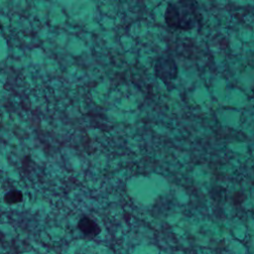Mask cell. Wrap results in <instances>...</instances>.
I'll list each match as a JSON object with an SVG mask.
<instances>
[{"label": "cell", "instance_id": "cell-1", "mask_svg": "<svg viewBox=\"0 0 254 254\" xmlns=\"http://www.w3.org/2000/svg\"><path fill=\"white\" fill-rule=\"evenodd\" d=\"M164 19L171 29L190 31L198 27L202 21V14L197 2L182 0L167 4Z\"/></svg>", "mask_w": 254, "mask_h": 254}, {"label": "cell", "instance_id": "cell-2", "mask_svg": "<svg viewBox=\"0 0 254 254\" xmlns=\"http://www.w3.org/2000/svg\"><path fill=\"white\" fill-rule=\"evenodd\" d=\"M154 73L157 78L162 80L167 86H170L178 77V64L172 56L162 55L155 61Z\"/></svg>", "mask_w": 254, "mask_h": 254}, {"label": "cell", "instance_id": "cell-3", "mask_svg": "<svg viewBox=\"0 0 254 254\" xmlns=\"http://www.w3.org/2000/svg\"><path fill=\"white\" fill-rule=\"evenodd\" d=\"M78 230L85 236L94 237L99 234L100 227L99 225L90 217L84 215L81 216L77 222Z\"/></svg>", "mask_w": 254, "mask_h": 254}, {"label": "cell", "instance_id": "cell-4", "mask_svg": "<svg viewBox=\"0 0 254 254\" xmlns=\"http://www.w3.org/2000/svg\"><path fill=\"white\" fill-rule=\"evenodd\" d=\"M23 192L20 190H17V189H13V190H8L4 196H3V199L4 201L7 203V204H16V203H19L23 200Z\"/></svg>", "mask_w": 254, "mask_h": 254}]
</instances>
